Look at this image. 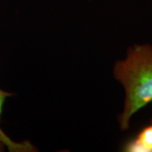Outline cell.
<instances>
[{"label": "cell", "instance_id": "1", "mask_svg": "<svg viewBox=\"0 0 152 152\" xmlns=\"http://www.w3.org/2000/svg\"><path fill=\"white\" fill-rule=\"evenodd\" d=\"M115 79L125 91L124 107L118 117L120 129L127 130L134 114L152 102V46L134 45L126 58L114 66Z\"/></svg>", "mask_w": 152, "mask_h": 152}, {"label": "cell", "instance_id": "2", "mask_svg": "<svg viewBox=\"0 0 152 152\" xmlns=\"http://www.w3.org/2000/svg\"><path fill=\"white\" fill-rule=\"evenodd\" d=\"M11 96H13L12 93L7 92L5 91L0 89V121H1V116H2L3 108H4V105L6 99ZM0 138L4 143L6 148L11 152H30L37 151V149L33 146L30 142H15L12 140L4 132L1 126H0Z\"/></svg>", "mask_w": 152, "mask_h": 152}, {"label": "cell", "instance_id": "3", "mask_svg": "<svg viewBox=\"0 0 152 152\" xmlns=\"http://www.w3.org/2000/svg\"><path fill=\"white\" fill-rule=\"evenodd\" d=\"M126 152H152V122L123 148Z\"/></svg>", "mask_w": 152, "mask_h": 152}, {"label": "cell", "instance_id": "4", "mask_svg": "<svg viewBox=\"0 0 152 152\" xmlns=\"http://www.w3.org/2000/svg\"><path fill=\"white\" fill-rule=\"evenodd\" d=\"M5 145H4V143L3 142V140H1V138H0V152L1 151H4V150H5Z\"/></svg>", "mask_w": 152, "mask_h": 152}]
</instances>
